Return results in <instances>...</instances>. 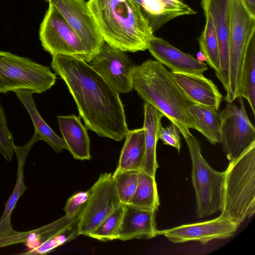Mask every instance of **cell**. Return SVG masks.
Here are the masks:
<instances>
[{"label":"cell","instance_id":"1","mask_svg":"<svg viewBox=\"0 0 255 255\" xmlns=\"http://www.w3.org/2000/svg\"><path fill=\"white\" fill-rule=\"evenodd\" d=\"M52 57L51 67L67 85L87 129L122 140L129 129L119 94L85 61L62 54Z\"/></svg>","mask_w":255,"mask_h":255},{"label":"cell","instance_id":"2","mask_svg":"<svg viewBox=\"0 0 255 255\" xmlns=\"http://www.w3.org/2000/svg\"><path fill=\"white\" fill-rule=\"evenodd\" d=\"M87 5L105 43L124 52L148 49L153 31L133 0H89Z\"/></svg>","mask_w":255,"mask_h":255},{"label":"cell","instance_id":"3","mask_svg":"<svg viewBox=\"0 0 255 255\" xmlns=\"http://www.w3.org/2000/svg\"><path fill=\"white\" fill-rule=\"evenodd\" d=\"M132 89L171 123L195 129L189 111L193 103L180 88L171 72L157 61L148 59L136 65Z\"/></svg>","mask_w":255,"mask_h":255},{"label":"cell","instance_id":"4","mask_svg":"<svg viewBox=\"0 0 255 255\" xmlns=\"http://www.w3.org/2000/svg\"><path fill=\"white\" fill-rule=\"evenodd\" d=\"M221 214L241 225L255 212V142L225 170Z\"/></svg>","mask_w":255,"mask_h":255},{"label":"cell","instance_id":"5","mask_svg":"<svg viewBox=\"0 0 255 255\" xmlns=\"http://www.w3.org/2000/svg\"><path fill=\"white\" fill-rule=\"evenodd\" d=\"M175 125L186 142L191 159V177L196 195L197 216L202 218L220 211L225 171H218L210 166L201 153L199 141L188 128L181 124Z\"/></svg>","mask_w":255,"mask_h":255},{"label":"cell","instance_id":"6","mask_svg":"<svg viewBox=\"0 0 255 255\" xmlns=\"http://www.w3.org/2000/svg\"><path fill=\"white\" fill-rule=\"evenodd\" d=\"M56 80L49 67L0 51V93L24 90L41 94L51 89Z\"/></svg>","mask_w":255,"mask_h":255},{"label":"cell","instance_id":"7","mask_svg":"<svg viewBox=\"0 0 255 255\" xmlns=\"http://www.w3.org/2000/svg\"><path fill=\"white\" fill-rule=\"evenodd\" d=\"M229 84L224 99L238 98L243 62L248 44L255 34V16L241 0H230Z\"/></svg>","mask_w":255,"mask_h":255},{"label":"cell","instance_id":"8","mask_svg":"<svg viewBox=\"0 0 255 255\" xmlns=\"http://www.w3.org/2000/svg\"><path fill=\"white\" fill-rule=\"evenodd\" d=\"M39 36L43 49L52 56L65 55L87 63L92 60L79 36L52 5L40 24Z\"/></svg>","mask_w":255,"mask_h":255},{"label":"cell","instance_id":"9","mask_svg":"<svg viewBox=\"0 0 255 255\" xmlns=\"http://www.w3.org/2000/svg\"><path fill=\"white\" fill-rule=\"evenodd\" d=\"M219 114L220 143L226 157L231 161L255 142V128L249 118L242 98L240 107L227 102Z\"/></svg>","mask_w":255,"mask_h":255},{"label":"cell","instance_id":"10","mask_svg":"<svg viewBox=\"0 0 255 255\" xmlns=\"http://www.w3.org/2000/svg\"><path fill=\"white\" fill-rule=\"evenodd\" d=\"M90 196L82 210L79 233L88 236L121 204L113 174H101L89 189Z\"/></svg>","mask_w":255,"mask_h":255},{"label":"cell","instance_id":"11","mask_svg":"<svg viewBox=\"0 0 255 255\" xmlns=\"http://www.w3.org/2000/svg\"><path fill=\"white\" fill-rule=\"evenodd\" d=\"M55 7L80 37L92 60L105 43L84 0H45Z\"/></svg>","mask_w":255,"mask_h":255},{"label":"cell","instance_id":"12","mask_svg":"<svg viewBox=\"0 0 255 255\" xmlns=\"http://www.w3.org/2000/svg\"><path fill=\"white\" fill-rule=\"evenodd\" d=\"M89 65L119 94L133 90L132 77L137 65L125 52L105 43Z\"/></svg>","mask_w":255,"mask_h":255},{"label":"cell","instance_id":"13","mask_svg":"<svg viewBox=\"0 0 255 255\" xmlns=\"http://www.w3.org/2000/svg\"><path fill=\"white\" fill-rule=\"evenodd\" d=\"M240 225L221 214L211 220L182 225L169 229L157 230V234L165 236L173 243L197 241L205 245L212 240L231 238Z\"/></svg>","mask_w":255,"mask_h":255},{"label":"cell","instance_id":"14","mask_svg":"<svg viewBox=\"0 0 255 255\" xmlns=\"http://www.w3.org/2000/svg\"><path fill=\"white\" fill-rule=\"evenodd\" d=\"M200 3L204 12L212 18L220 52V70L215 75L226 92L229 77L230 0H201Z\"/></svg>","mask_w":255,"mask_h":255},{"label":"cell","instance_id":"15","mask_svg":"<svg viewBox=\"0 0 255 255\" xmlns=\"http://www.w3.org/2000/svg\"><path fill=\"white\" fill-rule=\"evenodd\" d=\"M147 49L156 61L171 72L203 74L208 70L206 63L182 52L161 37L153 35Z\"/></svg>","mask_w":255,"mask_h":255},{"label":"cell","instance_id":"16","mask_svg":"<svg viewBox=\"0 0 255 255\" xmlns=\"http://www.w3.org/2000/svg\"><path fill=\"white\" fill-rule=\"evenodd\" d=\"M171 73L180 88L192 103L218 111L223 96L211 80L203 74Z\"/></svg>","mask_w":255,"mask_h":255},{"label":"cell","instance_id":"17","mask_svg":"<svg viewBox=\"0 0 255 255\" xmlns=\"http://www.w3.org/2000/svg\"><path fill=\"white\" fill-rule=\"evenodd\" d=\"M84 205L74 213L37 229L26 232L16 231L13 229L0 235V248L20 243L29 249L36 248L76 220L80 216Z\"/></svg>","mask_w":255,"mask_h":255},{"label":"cell","instance_id":"18","mask_svg":"<svg viewBox=\"0 0 255 255\" xmlns=\"http://www.w3.org/2000/svg\"><path fill=\"white\" fill-rule=\"evenodd\" d=\"M140 6L153 32L173 19L196 12L183 0H133Z\"/></svg>","mask_w":255,"mask_h":255},{"label":"cell","instance_id":"19","mask_svg":"<svg viewBox=\"0 0 255 255\" xmlns=\"http://www.w3.org/2000/svg\"><path fill=\"white\" fill-rule=\"evenodd\" d=\"M154 212L126 205L119 239H151L157 236Z\"/></svg>","mask_w":255,"mask_h":255},{"label":"cell","instance_id":"20","mask_svg":"<svg viewBox=\"0 0 255 255\" xmlns=\"http://www.w3.org/2000/svg\"><path fill=\"white\" fill-rule=\"evenodd\" d=\"M57 120L63 138L73 157L82 160H90V138L87 128L81 122V117L75 115L58 116Z\"/></svg>","mask_w":255,"mask_h":255},{"label":"cell","instance_id":"21","mask_svg":"<svg viewBox=\"0 0 255 255\" xmlns=\"http://www.w3.org/2000/svg\"><path fill=\"white\" fill-rule=\"evenodd\" d=\"M164 116L148 103L144 104V122L145 152L141 171L155 177L159 167L156 160V144Z\"/></svg>","mask_w":255,"mask_h":255},{"label":"cell","instance_id":"22","mask_svg":"<svg viewBox=\"0 0 255 255\" xmlns=\"http://www.w3.org/2000/svg\"><path fill=\"white\" fill-rule=\"evenodd\" d=\"M39 139L35 134L24 146H14V151L17 160V179L14 188L7 201L3 213L0 218V235L9 232L13 229L11 217L16 204L25 192L27 187L24 184L23 169L27 156L34 143Z\"/></svg>","mask_w":255,"mask_h":255},{"label":"cell","instance_id":"23","mask_svg":"<svg viewBox=\"0 0 255 255\" xmlns=\"http://www.w3.org/2000/svg\"><path fill=\"white\" fill-rule=\"evenodd\" d=\"M14 93L28 113L34 125V133L38 135L39 139L45 141L56 152L62 149L68 150L64 139L57 135L40 116L33 99V93L24 90Z\"/></svg>","mask_w":255,"mask_h":255},{"label":"cell","instance_id":"24","mask_svg":"<svg viewBox=\"0 0 255 255\" xmlns=\"http://www.w3.org/2000/svg\"><path fill=\"white\" fill-rule=\"evenodd\" d=\"M125 137L116 170L140 171L145 152L144 129L129 130Z\"/></svg>","mask_w":255,"mask_h":255},{"label":"cell","instance_id":"25","mask_svg":"<svg viewBox=\"0 0 255 255\" xmlns=\"http://www.w3.org/2000/svg\"><path fill=\"white\" fill-rule=\"evenodd\" d=\"M189 111L195 129L213 145L220 143L221 119L219 113L203 105L192 104Z\"/></svg>","mask_w":255,"mask_h":255},{"label":"cell","instance_id":"26","mask_svg":"<svg viewBox=\"0 0 255 255\" xmlns=\"http://www.w3.org/2000/svg\"><path fill=\"white\" fill-rule=\"evenodd\" d=\"M238 98H244L255 114V34L252 37L246 50L242 69Z\"/></svg>","mask_w":255,"mask_h":255},{"label":"cell","instance_id":"27","mask_svg":"<svg viewBox=\"0 0 255 255\" xmlns=\"http://www.w3.org/2000/svg\"><path fill=\"white\" fill-rule=\"evenodd\" d=\"M129 204L155 213L160 206L155 177L140 171L136 189Z\"/></svg>","mask_w":255,"mask_h":255},{"label":"cell","instance_id":"28","mask_svg":"<svg viewBox=\"0 0 255 255\" xmlns=\"http://www.w3.org/2000/svg\"><path fill=\"white\" fill-rule=\"evenodd\" d=\"M206 18L204 29L198 38L201 51L206 56L208 64L217 73L220 70L219 43L212 18L208 12H204Z\"/></svg>","mask_w":255,"mask_h":255},{"label":"cell","instance_id":"29","mask_svg":"<svg viewBox=\"0 0 255 255\" xmlns=\"http://www.w3.org/2000/svg\"><path fill=\"white\" fill-rule=\"evenodd\" d=\"M126 205L121 203L88 236L100 241L118 240Z\"/></svg>","mask_w":255,"mask_h":255},{"label":"cell","instance_id":"30","mask_svg":"<svg viewBox=\"0 0 255 255\" xmlns=\"http://www.w3.org/2000/svg\"><path fill=\"white\" fill-rule=\"evenodd\" d=\"M79 218L80 217L39 246L29 249L20 254L23 255H46L64 244L73 240L80 235L79 233Z\"/></svg>","mask_w":255,"mask_h":255},{"label":"cell","instance_id":"31","mask_svg":"<svg viewBox=\"0 0 255 255\" xmlns=\"http://www.w3.org/2000/svg\"><path fill=\"white\" fill-rule=\"evenodd\" d=\"M139 172L116 170L113 174L121 203L129 204L137 188Z\"/></svg>","mask_w":255,"mask_h":255},{"label":"cell","instance_id":"32","mask_svg":"<svg viewBox=\"0 0 255 255\" xmlns=\"http://www.w3.org/2000/svg\"><path fill=\"white\" fill-rule=\"evenodd\" d=\"M14 146L13 136L8 128L4 109L0 102V154L7 162L12 159Z\"/></svg>","mask_w":255,"mask_h":255},{"label":"cell","instance_id":"33","mask_svg":"<svg viewBox=\"0 0 255 255\" xmlns=\"http://www.w3.org/2000/svg\"><path fill=\"white\" fill-rule=\"evenodd\" d=\"M181 132L178 127L174 123L163 128L161 127L159 132V139L163 144L170 145L175 148L180 153L181 147Z\"/></svg>","mask_w":255,"mask_h":255},{"label":"cell","instance_id":"34","mask_svg":"<svg viewBox=\"0 0 255 255\" xmlns=\"http://www.w3.org/2000/svg\"><path fill=\"white\" fill-rule=\"evenodd\" d=\"M89 196V190L87 191L79 192L70 197L64 208L66 215L72 214L80 209L87 202Z\"/></svg>","mask_w":255,"mask_h":255},{"label":"cell","instance_id":"35","mask_svg":"<svg viewBox=\"0 0 255 255\" xmlns=\"http://www.w3.org/2000/svg\"><path fill=\"white\" fill-rule=\"evenodd\" d=\"M249 12L255 16V0H241Z\"/></svg>","mask_w":255,"mask_h":255},{"label":"cell","instance_id":"36","mask_svg":"<svg viewBox=\"0 0 255 255\" xmlns=\"http://www.w3.org/2000/svg\"><path fill=\"white\" fill-rule=\"evenodd\" d=\"M196 56V59L201 62L206 61V57L205 55L200 51L197 53Z\"/></svg>","mask_w":255,"mask_h":255}]
</instances>
